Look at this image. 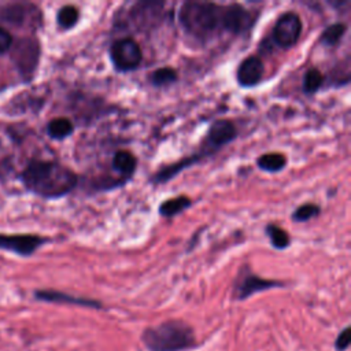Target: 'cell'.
<instances>
[{"mask_svg": "<svg viewBox=\"0 0 351 351\" xmlns=\"http://www.w3.org/2000/svg\"><path fill=\"white\" fill-rule=\"evenodd\" d=\"M25 185L43 197H60L77 185V176L69 167L48 160H33L22 174Z\"/></svg>", "mask_w": 351, "mask_h": 351, "instance_id": "1", "label": "cell"}, {"mask_svg": "<svg viewBox=\"0 0 351 351\" xmlns=\"http://www.w3.org/2000/svg\"><path fill=\"white\" fill-rule=\"evenodd\" d=\"M223 5L191 0L185 1L178 11L181 27L197 40H207L218 30H222Z\"/></svg>", "mask_w": 351, "mask_h": 351, "instance_id": "2", "label": "cell"}, {"mask_svg": "<svg viewBox=\"0 0 351 351\" xmlns=\"http://www.w3.org/2000/svg\"><path fill=\"white\" fill-rule=\"evenodd\" d=\"M141 340L149 351H185L196 346L192 328L176 319L147 328Z\"/></svg>", "mask_w": 351, "mask_h": 351, "instance_id": "3", "label": "cell"}, {"mask_svg": "<svg viewBox=\"0 0 351 351\" xmlns=\"http://www.w3.org/2000/svg\"><path fill=\"white\" fill-rule=\"evenodd\" d=\"M110 58L118 71L126 73L138 67L143 59L140 45L130 37L115 40L110 49Z\"/></svg>", "mask_w": 351, "mask_h": 351, "instance_id": "4", "label": "cell"}, {"mask_svg": "<svg viewBox=\"0 0 351 351\" xmlns=\"http://www.w3.org/2000/svg\"><path fill=\"white\" fill-rule=\"evenodd\" d=\"M302 33V21L295 12L282 14L274 27H273V40L281 48L293 47Z\"/></svg>", "mask_w": 351, "mask_h": 351, "instance_id": "5", "label": "cell"}, {"mask_svg": "<svg viewBox=\"0 0 351 351\" xmlns=\"http://www.w3.org/2000/svg\"><path fill=\"white\" fill-rule=\"evenodd\" d=\"M236 136H237V129L232 121L217 119L210 125L203 148L211 155L219 148H222L223 145L233 141Z\"/></svg>", "mask_w": 351, "mask_h": 351, "instance_id": "6", "label": "cell"}, {"mask_svg": "<svg viewBox=\"0 0 351 351\" xmlns=\"http://www.w3.org/2000/svg\"><path fill=\"white\" fill-rule=\"evenodd\" d=\"M254 21L252 14L240 4L223 5L222 30L232 34H241L252 27Z\"/></svg>", "mask_w": 351, "mask_h": 351, "instance_id": "7", "label": "cell"}, {"mask_svg": "<svg viewBox=\"0 0 351 351\" xmlns=\"http://www.w3.org/2000/svg\"><path fill=\"white\" fill-rule=\"evenodd\" d=\"M276 287H284V284L276 280L258 277L254 273H240L239 280L236 281V285H234V298L244 300L256 292L266 291Z\"/></svg>", "mask_w": 351, "mask_h": 351, "instance_id": "8", "label": "cell"}, {"mask_svg": "<svg viewBox=\"0 0 351 351\" xmlns=\"http://www.w3.org/2000/svg\"><path fill=\"white\" fill-rule=\"evenodd\" d=\"M44 243L45 239L36 234H0V248L19 255H30Z\"/></svg>", "mask_w": 351, "mask_h": 351, "instance_id": "9", "label": "cell"}, {"mask_svg": "<svg viewBox=\"0 0 351 351\" xmlns=\"http://www.w3.org/2000/svg\"><path fill=\"white\" fill-rule=\"evenodd\" d=\"M263 63L258 56H247L237 67L236 78L240 86L252 88L258 85L263 77Z\"/></svg>", "mask_w": 351, "mask_h": 351, "instance_id": "10", "label": "cell"}, {"mask_svg": "<svg viewBox=\"0 0 351 351\" xmlns=\"http://www.w3.org/2000/svg\"><path fill=\"white\" fill-rule=\"evenodd\" d=\"M38 45L34 40H21L14 49V60L22 73L30 74L38 62Z\"/></svg>", "mask_w": 351, "mask_h": 351, "instance_id": "11", "label": "cell"}, {"mask_svg": "<svg viewBox=\"0 0 351 351\" xmlns=\"http://www.w3.org/2000/svg\"><path fill=\"white\" fill-rule=\"evenodd\" d=\"M0 16L12 25L37 23L40 12L34 5L30 4H11L4 7Z\"/></svg>", "mask_w": 351, "mask_h": 351, "instance_id": "12", "label": "cell"}, {"mask_svg": "<svg viewBox=\"0 0 351 351\" xmlns=\"http://www.w3.org/2000/svg\"><path fill=\"white\" fill-rule=\"evenodd\" d=\"M36 298L40 300L45 302H52V303H67V304H77V306H84V307H92V308H100L101 304L97 300L93 299H85V298H78L73 296L69 293H63L59 291H37Z\"/></svg>", "mask_w": 351, "mask_h": 351, "instance_id": "13", "label": "cell"}, {"mask_svg": "<svg viewBox=\"0 0 351 351\" xmlns=\"http://www.w3.org/2000/svg\"><path fill=\"white\" fill-rule=\"evenodd\" d=\"M207 155H208V154H207L204 149H202L199 154H196V155H193V156L184 158L182 160H180V162H177V163H173V165H170V166H167V167H163L162 170H159L158 173H155V174L152 176L151 181L155 182V184L166 182V181H169L170 178H173L177 173H180L181 170H184V169H186V167L195 165V163L199 162L203 156H207Z\"/></svg>", "mask_w": 351, "mask_h": 351, "instance_id": "14", "label": "cell"}, {"mask_svg": "<svg viewBox=\"0 0 351 351\" xmlns=\"http://www.w3.org/2000/svg\"><path fill=\"white\" fill-rule=\"evenodd\" d=\"M137 159L136 156L129 151H118L115 152L112 158V169L121 174V177H125L126 180L130 178L136 170Z\"/></svg>", "mask_w": 351, "mask_h": 351, "instance_id": "15", "label": "cell"}, {"mask_svg": "<svg viewBox=\"0 0 351 351\" xmlns=\"http://www.w3.org/2000/svg\"><path fill=\"white\" fill-rule=\"evenodd\" d=\"M256 165L261 170L267 173H277L285 167L287 158L281 152H267L256 159Z\"/></svg>", "mask_w": 351, "mask_h": 351, "instance_id": "16", "label": "cell"}, {"mask_svg": "<svg viewBox=\"0 0 351 351\" xmlns=\"http://www.w3.org/2000/svg\"><path fill=\"white\" fill-rule=\"evenodd\" d=\"M192 204L191 199L188 196H177V197H171L167 199L165 202L160 203L159 206V214L162 217L166 218H171L180 213H182L184 210H186L189 206Z\"/></svg>", "mask_w": 351, "mask_h": 351, "instance_id": "17", "label": "cell"}, {"mask_svg": "<svg viewBox=\"0 0 351 351\" xmlns=\"http://www.w3.org/2000/svg\"><path fill=\"white\" fill-rule=\"evenodd\" d=\"M73 130H74V126L71 121L67 118H55L47 126L48 134L55 140H63L69 137L73 133Z\"/></svg>", "mask_w": 351, "mask_h": 351, "instance_id": "18", "label": "cell"}, {"mask_svg": "<svg viewBox=\"0 0 351 351\" xmlns=\"http://www.w3.org/2000/svg\"><path fill=\"white\" fill-rule=\"evenodd\" d=\"M347 30V26L341 22H336L333 25H329L321 34L319 43L326 47H335L344 36Z\"/></svg>", "mask_w": 351, "mask_h": 351, "instance_id": "19", "label": "cell"}, {"mask_svg": "<svg viewBox=\"0 0 351 351\" xmlns=\"http://www.w3.org/2000/svg\"><path fill=\"white\" fill-rule=\"evenodd\" d=\"M265 230H266V234L270 239V243L274 248L285 250L289 247V244H291L289 234L282 228H280L274 223H269Z\"/></svg>", "mask_w": 351, "mask_h": 351, "instance_id": "20", "label": "cell"}, {"mask_svg": "<svg viewBox=\"0 0 351 351\" xmlns=\"http://www.w3.org/2000/svg\"><path fill=\"white\" fill-rule=\"evenodd\" d=\"M177 81V73L171 67H160L149 74V82L155 86H167Z\"/></svg>", "mask_w": 351, "mask_h": 351, "instance_id": "21", "label": "cell"}, {"mask_svg": "<svg viewBox=\"0 0 351 351\" xmlns=\"http://www.w3.org/2000/svg\"><path fill=\"white\" fill-rule=\"evenodd\" d=\"M80 19V11L74 5H63L58 11V25L62 29H71Z\"/></svg>", "mask_w": 351, "mask_h": 351, "instance_id": "22", "label": "cell"}, {"mask_svg": "<svg viewBox=\"0 0 351 351\" xmlns=\"http://www.w3.org/2000/svg\"><path fill=\"white\" fill-rule=\"evenodd\" d=\"M325 82V77L318 69H310L303 77L304 93H315Z\"/></svg>", "mask_w": 351, "mask_h": 351, "instance_id": "23", "label": "cell"}, {"mask_svg": "<svg viewBox=\"0 0 351 351\" xmlns=\"http://www.w3.org/2000/svg\"><path fill=\"white\" fill-rule=\"evenodd\" d=\"M318 214H319V207L317 204L306 203V204H302L298 208H295L291 218L296 222H304V221H308V219L317 217Z\"/></svg>", "mask_w": 351, "mask_h": 351, "instance_id": "24", "label": "cell"}, {"mask_svg": "<svg viewBox=\"0 0 351 351\" xmlns=\"http://www.w3.org/2000/svg\"><path fill=\"white\" fill-rule=\"evenodd\" d=\"M348 344H350V328L347 326L339 333L335 346L337 351H346L348 348Z\"/></svg>", "mask_w": 351, "mask_h": 351, "instance_id": "25", "label": "cell"}, {"mask_svg": "<svg viewBox=\"0 0 351 351\" xmlns=\"http://www.w3.org/2000/svg\"><path fill=\"white\" fill-rule=\"evenodd\" d=\"M12 44V37L11 34L0 26V53H4Z\"/></svg>", "mask_w": 351, "mask_h": 351, "instance_id": "26", "label": "cell"}]
</instances>
